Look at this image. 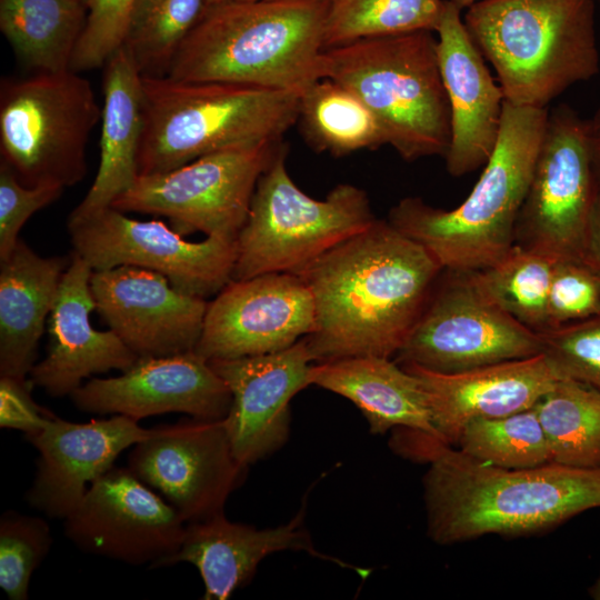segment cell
<instances>
[{"instance_id": "cell-1", "label": "cell", "mask_w": 600, "mask_h": 600, "mask_svg": "<svg viewBox=\"0 0 600 600\" xmlns=\"http://www.w3.org/2000/svg\"><path fill=\"white\" fill-rule=\"evenodd\" d=\"M442 271L388 220L320 256L298 274L314 304V328L303 338L312 362L396 356Z\"/></svg>"}, {"instance_id": "cell-2", "label": "cell", "mask_w": 600, "mask_h": 600, "mask_svg": "<svg viewBox=\"0 0 600 600\" xmlns=\"http://www.w3.org/2000/svg\"><path fill=\"white\" fill-rule=\"evenodd\" d=\"M392 446L429 463L423 478L428 534L440 544L490 533H533L600 508V468L496 467L408 428H398Z\"/></svg>"}, {"instance_id": "cell-3", "label": "cell", "mask_w": 600, "mask_h": 600, "mask_svg": "<svg viewBox=\"0 0 600 600\" xmlns=\"http://www.w3.org/2000/svg\"><path fill=\"white\" fill-rule=\"evenodd\" d=\"M329 6L303 0H219L206 7L167 76L301 94L323 78Z\"/></svg>"}, {"instance_id": "cell-4", "label": "cell", "mask_w": 600, "mask_h": 600, "mask_svg": "<svg viewBox=\"0 0 600 600\" xmlns=\"http://www.w3.org/2000/svg\"><path fill=\"white\" fill-rule=\"evenodd\" d=\"M548 114L547 108L506 101L496 148L464 201L446 210L408 197L391 208L388 222L426 248L443 270L469 272L497 262L514 244Z\"/></svg>"}, {"instance_id": "cell-5", "label": "cell", "mask_w": 600, "mask_h": 600, "mask_svg": "<svg viewBox=\"0 0 600 600\" xmlns=\"http://www.w3.org/2000/svg\"><path fill=\"white\" fill-rule=\"evenodd\" d=\"M462 18L513 106L547 108L599 73L593 0H479Z\"/></svg>"}, {"instance_id": "cell-6", "label": "cell", "mask_w": 600, "mask_h": 600, "mask_svg": "<svg viewBox=\"0 0 600 600\" xmlns=\"http://www.w3.org/2000/svg\"><path fill=\"white\" fill-rule=\"evenodd\" d=\"M144 126L139 176L200 157L282 140L297 123L300 94L256 86L142 76Z\"/></svg>"}, {"instance_id": "cell-7", "label": "cell", "mask_w": 600, "mask_h": 600, "mask_svg": "<svg viewBox=\"0 0 600 600\" xmlns=\"http://www.w3.org/2000/svg\"><path fill=\"white\" fill-rule=\"evenodd\" d=\"M322 77L353 91L406 161L446 157L450 108L431 31L357 40L326 49Z\"/></svg>"}, {"instance_id": "cell-8", "label": "cell", "mask_w": 600, "mask_h": 600, "mask_svg": "<svg viewBox=\"0 0 600 600\" xmlns=\"http://www.w3.org/2000/svg\"><path fill=\"white\" fill-rule=\"evenodd\" d=\"M286 156L287 148L258 180L237 239L232 280L271 272L299 274L377 220L368 194L357 186L340 183L322 200L304 193L289 176Z\"/></svg>"}, {"instance_id": "cell-9", "label": "cell", "mask_w": 600, "mask_h": 600, "mask_svg": "<svg viewBox=\"0 0 600 600\" xmlns=\"http://www.w3.org/2000/svg\"><path fill=\"white\" fill-rule=\"evenodd\" d=\"M78 73L39 72L1 83V160L26 186L64 189L87 174V146L102 108Z\"/></svg>"}, {"instance_id": "cell-10", "label": "cell", "mask_w": 600, "mask_h": 600, "mask_svg": "<svg viewBox=\"0 0 600 600\" xmlns=\"http://www.w3.org/2000/svg\"><path fill=\"white\" fill-rule=\"evenodd\" d=\"M287 148L282 140L217 151L167 172L139 176L113 203L122 212L168 218L182 236L237 240L259 178Z\"/></svg>"}, {"instance_id": "cell-11", "label": "cell", "mask_w": 600, "mask_h": 600, "mask_svg": "<svg viewBox=\"0 0 600 600\" xmlns=\"http://www.w3.org/2000/svg\"><path fill=\"white\" fill-rule=\"evenodd\" d=\"M599 194L587 120L567 104L549 111L514 243L553 261L584 260Z\"/></svg>"}, {"instance_id": "cell-12", "label": "cell", "mask_w": 600, "mask_h": 600, "mask_svg": "<svg viewBox=\"0 0 600 600\" xmlns=\"http://www.w3.org/2000/svg\"><path fill=\"white\" fill-rule=\"evenodd\" d=\"M439 279L394 361L452 373L541 353L540 333L490 301L469 272Z\"/></svg>"}, {"instance_id": "cell-13", "label": "cell", "mask_w": 600, "mask_h": 600, "mask_svg": "<svg viewBox=\"0 0 600 600\" xmlns=\"http://www.w3.org/2000/svg\"><path fill=\"white\" fill-rule=\"evenodd\" d=\"M73 252L93 270L134 266L163 274L180 291L216 296L231 280L237 240L191 242L158 220L140 221L116 208L68 223Z\"/></svg>"}, {"instance_id": "cell-14", "label": "cell", "mask_w": 600, "mask_h": 600, "mask_svg": "<svg viewBox=\"0 0 600 600\" xmlns=\"http://www.w3.org/2000/svg\"><path fill=\"white\" fill-rule=\"evenodd\" d=\"M127 467L186 523L223 513L248 469L233 456L223 419L193 417L158 427L153 436L133 446Z\"/></svg>"}, {"instance_id": "cell-15", "label": "cell", "mask_w": 600, "mask_h": 600, "mask_svg": "<svg viewBox=\"0 0 600 600\" xmlns=\"http://www.w3.org/2000/svg\"><path fill=\"white\" fill-rule=\"evenodd\" d=\"M186 524L128 467L113 466L64 519V534L83 552L159 568L180 548Z\"/></svg>"}, {"instance_id": "cell-16", "label": "cell", "mask_w": 600, "mask_h": 600, "mask_svg": "<svg viewBox=\"0 0 600 600\" xmlns=\"http://www.w3.org/2000/svg\"><path fill=\"white\" fill-rule=\"evenodd\" d=\"M314 328V304L300 276L271 272L231 280L208 302L194 351L206 360L284 350Z\"/></svg>"}, {"instance_id": "cell-17", "label": "cell", "mask_w": 600, "mask_h": 600, "mask_svg": "<svg viewBox=\"0 0 600 600\" xmlns=\"http://www.w3.org/2000/svg\"><path fill=\"white\" fill-rule=\"evenodd\" d=\"M96 310L138 357L194 351L207 299L174 288L163 274L134 266L93 270Z\"/></svg>"}, {"instance_id": "cell-18", "label": "cell", "mask_w": 600, "mask_h": 600, "mask_svg": "<svg viewBox=\"0 0 600 600\" xmlns=\"http://www.w3.org/2000/svg\"><path fill=\"white\" fill-rule=\"evenodd\" d=\"M70 398L83 412L121 414L137 421L167 412L219 420L227 417L232 403L224 381L196 351L138 358L120 376L91 379Z\"/></svg>"}, {"instance_id": "cell-19", "label": "cell", "mask_w": 600, "mask_h": 600, "mask_svg": "<svg viewBox=\"0 0 600 600\" xmlns=\"http://www.w3.org/2000/svg\"><path fill=\"white\" fill-rule=\"evenodd\" d=\"M209 363L232 396L223 421L236 459L248 467L279 450L290 432V401L310 386L304 339L278 352Z\"/></svg>"}, {"instance_id": "cell-20", "label": "cell", "mask_w": 600, "mask_h": 600, "mask_svg": "<svg viewBox=\"0 0 600 600\" xmlns=\"http://www.w3.org/2000/svg\"><path fill=\"white\" fill-rule=\"evenodd\" d=\"M157 430L121 414L84 423L52 417L41 431L27 436L39 452L28 503L50 518L66 519L123 450Z\"/></svg>"}, {"instance_id": "cell-21", "label": "cell", "mask_w": 600, "mask_h": 600, "mask_svg": "<svg viewBox=\"0 0 600 600\" xmlns=\"http://www.w3.org/2000/svg\"><path fill=\"white\" fill-rule=\"evenodd\" d=\"M461 9L446 0L437 29L439 69L449 108L448 172L461 177L484 166L498 142L504 96L466 29Z\"/></svg>"}, {"instance_id": "cell-22", "label": "cell", "mask_w": 600, "mask_h": 600, "mask_svg": "<svg viewBox=\"0 0 600 600\" xmlns=\"http://www.w3.org/2000/svg\"><path fill=\"white\" fill-rule=\"evenodd\" d=\"M400 366L418 378L439 438L453 447L471 420L531 409L561 379L543 353L452 373Z\"/></svg>"}, {"instance_id": "cell-23", "label": "cell", "mask_w": 600, "mask_h": 600, "mask_svg": "<svg viewBox=\"0 0 600 600\" xmlns=\"http://www.w3.org/2000/svg\"><path fill=\"white\" fill-rule=\"evenodd\" d=\"M92 267L71 252L54 304L49 314L46 357L29 376L32 386L49 396H71L82 381L109 370L126 371L138 357L112 331H100L90 322L96 310L90 280Z\"/></svg>"}, {"instance_id": "cell-24", "label": "cell", "mask_w": 600, "mask_h": 600, "mask_svg": "<svg viewBox=\"0 0 600 600\" xmlns=\"http://www.w3.org/2000/svg\"><path fill=\"white\" fill-rule=\"evenodd\" d=\"M304 506L286 524L257 529L231 522L219 513L207 520L186 524L182 542L163 567L189 562L200 572L204 583L206 600H226L234 590L247 584L258 564L269 554L284 551H304L322 560H330L343 568H352L367 576L369 570L354 568L318 551L304 523Z\"/></svg>"}, {"instance_id": "cell-25", "label": "cell", "mask_w": 600, "mask_h": 600, "mask_svg": "<svg viewBox=\"0 0 600 600\" xmlns=\"http://www.w3.org/2000/svg\"><path fill=\"white\" fill-rule=\"evenodd\" d=\"M103 67L100 162L90 189L70 213L68 223L110 208L139 177L144 126L142 76L123 47Z\"/></svg>"}, {"instance_id": "cell-26", "label": "cell", "mask_w": 600, "mask_h": 600, "mask_svg": "<svg viewBox=\"0 0 600 600\" xmlns=\"http://www.w3.org/2000/svg\"><path fill=\"white\" fill-rule=\"evenodd\" d=\"M69 257H41L22 239L0 261V376L26 378Z\"/></svg>"}, {"instance_id": "cell-27", "label": "cell", "mask_w": 600, "mask_h": 600, "mask_svg": "<svg viewBox=\"0 0 600 600\" xmlns=\"http://www.w3.org/2000/svg\"><path fill=\"white\" fill-rule=\"evenodd\" d=\"M308 378L310 386L353 402L373 434L408 428L439 438L418 378L390 358L359 356L316 362Z\"/></svg>"}, {"instance_id": "cell-28", "label": "cell", "mask_w": 600, "mask_h": 600, "mask_svg": "<svg viewBox=\"0 0 600 600\" xmlns=\"http://www.w3.org/2000/svg\"><path fill=\"white\" fill-rule=\"evenodd\" d=\"M88 6L80 0H0V29L16 53L39 72L71 70Z\"/></svg>"}, {"instance_id": "cell-29", "label": "cell", "mask_w": 600, "mask_h": 600, "mask_svg": "<svg viewBox=\"0 0 600 600\" xmlns=\"http://www.w3.org/2000/svg\"><path fill=\"white\" fill-rule=\"evenodd\" d=\"M307 143L318 152L343 157L386 144L370 109L349 88L322 78L300 94L298 120Z\"/></svg>"}, {"instance_id": "cell-30", "label": "cell", "mask_w": 600, "mask_h": 600, "mask_svg": "<svg viewBox=\"0 0 600 600\" xmlns=\"http://www.w3.org/2000/svg\"><path fill=\"white\" fill-rule=\"evenodd\" d=\"M533 409L547 439L549 463L600 468V390L561 378Z\"/></svg>"}, {"instance_id": "cell-31", "label": "cell", "mask_w": 600, "mask_h": 600, "mask_svg": "<svg viewBox=\"0 0 600 600\" xmlns=\"http://www.w3.org/2000/svg\"><path fill=\"white\" fill-rule=\"evenodd\" d=\"M553 260L513 244L493 264L469 271L477 288L520 323L542 332L548 329V296Z\"/></svg>"}, {"instance_id": "cell-32", "label": "cell", "mask_w": 600, "mask_h": 600, "mask_svg": "<svg viewBox=\"0 0 600 600\" xmlns=\"http://www.w3.org/2000/svg\"><path fill=\"white\" fill-rule=\"evenodd\" d=\"M446 0H334L324 26V50L357 40L436 32Z\"/></svg>"}, {"instance_id": "cell-33", "label": "cell", "mask_w": 600, "mask_h": 600, "mask_svg": "<svg viewBox=\"0 0 600 600\" xmlns=\"http://www.w3.org/2000/svg\"><path fill=\"white\" fill-rule=\"evenodd\" d=\"M206 7L207 0H136L122 47L141 76L168 74Z\"/></svg>"}, {"instance_id": "cell-34", "label": "cell", "mask_w": 600, "mask_h": 600, "mask_svg": "<svg viewBox=\"0 0 600 600\" xmlns=\"http://www.w3.org/2000/svg\"><path fill=\"white\" fill-rule=\"evenodd\" d=\"M456 446L473 459L501 468L549 463L547 439L533 408L500 418L471 420Z\"/></svg>"}, {"instance_id": "cell-35", "label": "cell", "mask_w": 600, "mask_h": 600, "mask_svg": "<svg viewBox=\"0 0 600 600\" xmlns=\"http://www.w3.org/2000/svg\"><path fill=\"white\" fill-rule=\"evenodd\" d=\"M51 530L40 517L7 511L0 520V587L10 600H27L33 571L48 556Z\"/></svg>"}, {"instance_id": "cell-36", "label": "cell", "mask_w": 600, "mask_h": 600, "mask_svg": "<svg viewBox=\"0 0 600 600\" xmlns=\"http://www.w3.org/2000/svg\"><path fill=\"white\" fill-rule=\"evenodd\" d=\"M539 333L541 353L560 378L600 390V312Z\"/></svg>"}, {"instance_id": "cell-37", "label": "cell", "mask_w": 600, "mask_h": 600, "mask_svg": "<svg viewBox=\"0 0 600 600\" xmlns=\"http://www.w3.org/2000/svg\"><path fill=\"white\" fill-rule=\"evenodd\" d=\"M599 312L600 274L584 260L554 261L547 307L548 329Z\"/></svg>"}, {"instance_id": "cell-38", "label": "cell", "mask_w": 600, "mask_h": 600, "mask_svg": "<svg viewBox=\"0 0 600 600\" xmlns=\"http://www.w3.org/2000/svg\"><path fill=\"white\" fill-rule=\"evenodd\" d=\"M136 0H90L83 31L76 46L70 69L76 72L103 67L123 46Z\"/></svg>"}, {"instance_id": "cell-39", "label": "cell", "mask_w": 600, "mask_h": 600, "mask_svg": "<svg viewBox=\"0 0 600 600\" xmlns=\"http://www.w3.org/2000/svg\"><path fill=\"white\" fill-rule=\"evenodd\" d=\"M63 188L56 186L29 187L14 171L0 162V261L9 257L19 241V232L37 211L54 202Z\"/></svg>"}, {"instance_id": "cell-40", "label": "cell", "mask_w": 600, "mask_h": 600, "mask_svg": "<svg viewBox=\"0 0 600 600\" xmlns=\"http://www.w3.org/2000/svg\"><path fill=\"white\" fill-rule=\"evenodd\" d=\"M32 383L26 378L0 376V427L23 431L26 436L41 431L54 417L31 396Z\"/></svg>"}, {"instance_id": "cell-41", "label": "cell", "mask_w": 600, "mask_h": 600, "mask_svg": "<svg viewBox=\"0 0 600 600\" xmlns=\"http://www.w3.org/2000/svg\"><path fill=\"white\" fill-rule=\"evenodd\" d=\"M584 261L600 274V192L589 220Z\"/></svg>"}, {"instance_id": "cell-42", "label": "cell", "mask_w": 600, "mask_h": 600, "mask_svg": "<svg viewBox=\"0 0 600 600\" xmlns=\"http://www.w3.org/2000/svg\"><path fill=\"white\" fill-rule=\"evenodd\" d=\"M591 158L593 172L597 180L598 190L600 192V139L591 137Z\"/></svg>"}, {"instance_id": "cell-43", "label": "cell", "mask_w": 600, "mask_h": 600, "mask_svg": "<svg viewBox=\"0 0 600 600\" xmlns=\"http://www.w3.org/2000/svg\"><path fill=\"white\" fill-rule=\"evenodd\" d=\"M589 133L592 138L600 139V106L597 108L591 118L587 119Z\"/></svg>"}, {"instance_id": "cell-44", "label": "cell", "mask_w": 600, "mask_h": 600, "mask_svg": "<svg viewBox=\"0 0 600 600\" xmlns=\"http://www.w3.org/2000/svg\"><path fill=\"white\" fill-rule=\"evenodd\" d=\"M589 593L593 599L600 600V574L597 580L589 588Z\"/></svg>"}, {"instance_id": "cell-45", "label": "cell", "mask_w": 600, "mask_h": 600, "mask_svg": "<svg viewBox=\"0 0 600 600\" xmlns=\"http://www.w3.org/2000/svg\"><path fill=\"white\" fill-rule=\"evenodd\" d=\"M449 1H451L453 4H456L461 10H463V9L469 8L470 6H472L473 3H476L479 0H449Z\"/></svg>"}, {"instance_id": "cell-46", "label": "cell", "mask_w": 600, "mask_h": 600, "mask_svg": "<svg viewBox=\"0 0 600 600\" xmlns=\"http://www.w3.org/2000/svg\"><path fill=\"white\" fill-rule=\"evenodd\" d=\"M234 1H257V0H234ZM303 1H312V2L331 4L334 0H303Z\"/></svg>"}, {"instance_id": "cell-47", "label": "cell", "mask_w": 600, "mask_h": 600, "mask_svg": "<svg viewBox=\"0 0 600 600\" xmlns=\"http://www.w3.org/2000/svg\"><path fill=\"white\" fill-rule=\"evenodd\" d=\"M219 0H207V6L218 2Z\"/></svg>"}, {"instance_id": "cell-48", "label": "cell", "mask_w": 600, "mask_h": 600, "mask_svg": "<svg viewBox=\"0 0 600 600\" xmlns=\"http://www.w3.org/2000/svg\"><path fill=\"white\" fill-rule=\"evenodd\" d=\"M80 1H82L83 3H86V4L88 6V2H89L90 0H80Z\"/></svg>"}, {"instance_id": "cell-49", "label": "cell", "mask_w": 600, "mask_h": 600, "mask_svg": "<svg viewBox=\"0 0 600 600\" xmlns=\"http://www.w3.org/2000/svg\"><path fill=\"white\" fill-rule=\"evenodd\" d=\"M598 1H599V6H600V0H598Z\"/></svg>"}]
</instances>
